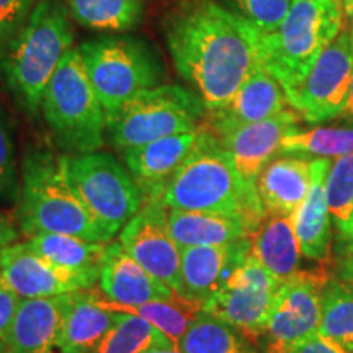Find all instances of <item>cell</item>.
I'll use <instances>...</instances> for the list:
<instances>
[{
	"instance_id": "1",
	"label": "cell",
	"mask_w": 353,
	"mask_h": 353,
	"mask_svg": "<svg viewBox=\"0 0 353 353\" xmlns=\"http://www.w3.org/2000/svg\"><path fill=\"white\" fill-rule=\"evenodd\" d=\"M260 33L218 0H176L164 19L176 74L208 113L226 105L260 64Z\"/></svg>"
},
{
	"instance_id": "2",
	"label": "cell",
	"mask_w": 353,
	"mask_h": 353,
	"mask_svg": "<svg viewBox=\"0 0 353 353\" xmlns=\"http://www.w3.org/2000/svg\"><path fill=\"white\" fill-rule=\"evenodd\" d=\"M170 210L236 216L257 231L265 218L257 185L247 182L226 149L208 130L198 131L192 152L162 193Z\"/></svg>"
},
{
	"instance_id": "3",
	"label": "cell",
	"mask_w": 353,
	"mask_h": 353,
	"mask_svg": "<svg viewBox=\"0 0 353 353\" xmlns=\"http://www.w3.org/2000/svg\"><path fill=\"white\" fill-rule=\"evenodd\" d=\"M72 25L64 0H38L32 15L0 57L8 90L37 117L48 82L72 50Z\"/></svg>"
},
{
	"instance_id": "4",
	"label": "cell",
	"mask_w": 353,
	"mask_h": 353,
	"mask_svg": "<svg viewBox=\"0 0 353 353\" xmlns=\"http://www.w3.org/2000/svg\"><path fill=\"white\" fill-rule=\"evenodd\" d=\"M17 221L28 237L65 234L88 242H108L65 180L59 157L41 149L28 152L21 162Z\"/></svg>"
},
{
	"instance_id": "5",
	"label": "cell",
	"mask_w": 353,
	"mask_h": 353,
	"mask_svg": "<svg viewBox=\"0 0 353 353\" xmlns=\"http://www.w3.org/2000/svg\"><path fill=\"white\" fill-rule=\"evenodd\" d=\"M342 0H296L273 32L260 33V64L288 95L343 28Z\"/></svg>"
},
{
	"instance_id": "6",
	"label": "cell",
	"mask_w": 353,
	"mask_h": 353,
	"mask_svg": "<svg viewBox=\"0 0 353 353\" xmlns=\"http://www.w3.org/2000/svg\"><path fill=\"white\" fill-rule=\"evenodd\" d=\"M41 113L57 145L69 154L94 152L103 144L107 114L79 50H70L57 65L44 88Z\"/></svg>"
},
{
	"instance_id": "7",
	"label": "cell",
	"mask_w": 353,
	"mask_h": 353,
	"mask_svg": "<svg viewBox=\"0 0 353 353\" xmlns=\"http://www.w3.org/2000/svg\"><path fill=\"white\" fill-rule=\"evenodd\" d=\"M59 162L70 188L108 242L143 208L139 187L112 154H70Z\"/></svg>"
},
{
	"instance_id": "8",
	"label": "cell",
	"mask_w": 353,
	"mask_h": 353,
	"mask_svg": "<svg viewBox=\"0 0 353 353\" xmlns=\"http://www.w3.org/2000/svg\"><path fill=\"white\" fill-rule=\"evenodd\" d=\"M77 50L107 118L141 92L161 85L162 65L143 39L108 34L82 43Z\"/></svg>"
},
{
	"instance_id": "9",
	"label": "cell",
	"mask_w": 353,
	"mask_h": 353,
	"mask_svg": "<svg viewBox=\"0 0 353 353\" xmlns=\"http://www.w3.org/2000/svg\"><path fill=\"white\" fill-rule=\"evenodd\" d=\"M206 113L205 103L192 88L161 83L141 92L108 117L107 136L123 152L167 136L196 131Z\"/></svg>"
},
{
	"instance_id": "10",
	"label": "cell",
	"mask_w": 353,
	"mask_h": 353,
	"mask_svg": "<svg viewBox=\"0 0 353 353\" xmlns=\"http://www.w3.org/2000/svg\"><path fill=\"white\" fill-rule=\"evenodd\" d=\"M353 79V34L343 26L337 38L321 52L299 85L286 99L311 125L337 120L347 103Z\"/></svg>"
},
{
	"instance_id": "11",
	"label": "cell",
	"mask_w": 353,
	"mask_h": 353,
	"mask_svg": "<svg viewBox=\"0 0 353 353\" xmlns=\"http://www.w3.org/2000/svg\"><path fill=\"white\" fill-rule=\"evenodd\" d=\"M280 281L252 254L203 306V311L232 325L249 341L267 332L273 299Z\"/></svg>"
},
{
	"instance_id": "12",
	"label": "cell",
	"mask_w": 353,
	"mask_h": 353,
	"mask_svg": "<svg viewBox=\"0 0 353 353\" xmlns=\"http://www.w3.org/2000/svg\"><path fill=\"white\" fill-rule=\"evenodd\" d=\"M330 278L325 272H298L278 288L268 316V353H288L319 332L322 298Z\"/></svg>"
},
{
	"instance_id": "13",
	"label": "cell",
	"mask_w": 353,
	"mask_h": 353,
	"mask_svg": "<svg viewBox=\"0 0 353 353\" xmlns=\"http://www.w3.org/2000/svg\"><path fill=\"white\" fill-rule=\"evenodd\" d=\"M99 270H72L54 265L34 252L28 242H13L0 252V276L21 299L52 298L92 290Z\"/></svg>"
},
{
	"instance_id": "14",
	"label": "cell",
	"mask_w": 353,
	"mask_h": 353,
	"mask_svg": "<svg viewBox=\"0 0 353 353\" xmlns=\"http://www.w3.org/2000/svg\"><path fill=\"white\" fill-rule=\"evenodd\" d=\"M167 206L161 198L145 200L139 213L121 229L118 242L139 265L179 293L182 249L167 226Z\"/></svg>"
},
{
	"instance_id": "15",
	"label": "cell",
	"mask_w": 353,
	"mask_h": 353,
	"mask_svg": "<svg viewBox=\"0 0 353 353\" xmlns=\"http://www.w3.org/2000/svg\"><path fill=\"white\" fill-rule=\"evenodd\" d=\"M299 118L301 117L294 110L286 108L267 120L234 128L214 136L231 156L239 174L247 182L257 185L262 170L278 156L285 136L299 128Z\"/></svg>"
},
{
	"instance_id": "16",
	"label": "cell",
	"mask_w": 353,
	"mask_h": 353,
	"mask_svg": "<svg viewBox=\"0 0 353 353\" xmlns=\"http://www.w3.org/2000/svg\"><path fill=\"white\" fill-rule=\"evenodd\" d=\"M250 255V237L228 245L185 247L176 296L201 307Z\"/></svg>"
},
{
	"instance_id": "17",
	"label": "cell",
	"mask_w": 353,
	"mask_h": 353,
	"mask_svg": "<svg viewBox=\"0 0 353 353\" xmlns=\"http://www.w3.org/2000/svg\"><path fill=\"white\" fill-rule=\"evenodd\" d=\"M70 293L21 299L8 335L7 353H61Z\"/></svg>"
},
{
	"instance_id": "18",
	"label": "cell",
	"mask_w": 353,
	"mask_h": 353,
	"mask_svg": "<svg viewBox=\"0 0 353 353\" xmlns=\"http://www.w3.org/2000/svg\"><path fill=\"white\" fill-rule=\"evenodd\" d=\"M286 105L288 99L283 87L262 68V64H259L226 105L206 113V130L213 134H221L234 128L275 117L286 110Z\"/></svg>"
},
{
	"instance_id": "19",
	"label": "cell",
	"mask_w": 353,
	"mask_h": 353,
	"mask_svg": "<svg viewBox=\"0 0 353 353\" xmlns=\"http://www.w3.org/2000/svg\"><path fill=\"white\" fill-rule=\"evenodd\" d=\"M198 131L167 136L123 151L128 172L143 193L144 201L161 198L170 179L196 143Z\"/></svg>"
},
{
	"instance_id": "20",
	"label": "cell",
	"mask_w": 353,
	"mask_h": 353,
	"mask_svg": "<svg viewBox=\"0 0 353 353\" xmlns=\"http://www.w3.org/2000/svg\"><path fill=\"white\" fill-rule=\"evenodd\" d=\"M100 290L112 303L134 306L175 298V291L152 276L139 265L120 242H108L100 273Z\"/></svg>"
},
{
	"instance_id": "21",
	"label": "cell",
	"mask_w": 353,
	"mask_h": 353,
	"mask_svg": "<svg viewBox=\"0 0 353 353\" xmlns=\"http://www.w3.org/2000/svg\"><path fill=\"white\" fill-rule=\"evenodd\" d=\"M334 159H312V179L306 200L291 214L301 254L309 260L325 262L330 259L332 218L325 196V179Z\"/></svg>"
},
{
	"instance_id": "22",
	"label": "cell",
	"mask_w": 353,
	"mask_h": 353,
	"mask_svg": "<svg viewBox=\"0 0 353 353\" xmlns=\"http://www.w3.org/2000/svg\"><path fill=\"white\" fill-rule=\"evenodd\" d=\"M311 159L280 156L268 164L257 180L265 216H291L306 200L311 187Z\"/></svg>"
},
{
	"instance_id": "23",
	"label": "cell",
	"mask_w": 353,
	"mask_h": 353,
	"mask_svg": "<svg viewBox=\"0 0 353 353\" xmlns=\"http://www.w3.org/2000/svg\"><path fill=\"white\" fill-rule=\"evenodd\" d=\"M167 226L180 249L228 245L252 236V229L236 216L170 210Z\"/></svg>"
},
{
	"instance_id": "24",
	"label": "cell",
	"mask_w": 353,
	"mask_h": 353,
	"mask_svg": "<svg viewBox=\"0 0 353 353\" xmlns=\"http://www.w3.org/2000/svg\"><path fill=\"white\" fill-rule=\"evenodd\" d=\"M250 254L280 283L299 272L301 249L291 216H265L250 236Z\"/></svg>"
},
{
	"instance_id": "25",
	"label": "cell",
	"mask_w": 353,
	"mask_h": 353,
	"mask_svg": "<svg viewBox=\"0 0 353 353\" xmlns=\"http://www.w3.org/2000/svg\"><path fill=\"white\" fill-rule=\"evenodd\" d=\"M118 312L97 301V293L81 290L70 293V307L65 317L61 353H87L113 327Z\"/></svg>"
},
{
	"instance_id": "26",
	"label": "cell",
	"mask_w": 353,
	"mask_h": 353,
	"mask_svg": "<svg viewBox=\"0 0 353 353\" xmlns=\"http://www.w3.org/2000/svg\"><path fill=\"white\" fill-rule=\"evenodd\" d=\"M97 301L103 307L110 309V311L126 312V314L143 317L144 321H148L149 324H152L154 327L167 335L175 347L179 345L180 339L183 337V334L187 332L192 322L201 312V307L198 304L190 303L180 296L172 299H157V301L134 304V306H125V304L112 303L110 299L100 296L97 293Z\"/></svg>"
},
{
	"instance_id": "27",
	"label": "cell",
	"mask_w": 353,
	"mask_h": 353,
	"mask_svg": "<svg viewBox=\"0 0 353 353\" xmlns=\"http://www.w3.org/2000/svg\"><path fill=\"white\" fill-rule=\"evenodd\" d=\"M70 19L97 32H130L144 19L143 0H65Z\"/></svg>"
},
{
	"instance_id": "28",
	"label": "cell",
	"mask_w": 353,
	"mask_h": 353,
	"mask_svg": "<svg viewBox=\"0 0 353 353\" xmlns=\"http://www.w3.org/2000/svg\"><path fill=\"white\" fill-rule=\"evenodd\" d=\"M26 242L34 252L59 267L99 272L108 245V242H88L65 234H38Z\"/></svg>"
},
{
	"instance_id": "29",
	"label": "cell",
	"mask_w": 353,
	"mask_h": 353,
	"mask_svg": "<svg viewBox=\"0 0 353 353\" xmlns=\"http://www.w3.org/2000/svg\"><path fill=\"white\" fill-rule=\"evenodd\" d=\"M353 154V126L296 128L281 141L278 156L339 159ZM312 161V159H311Z\"/></svg>"
},
{
	"instance_id": "30",
	"label": "cell",
	"mask_w": 353,
	"mask_h": 353,
	"mask_svg": "<svg viewBox=\"0 0 353 353\" xmlns=\"http://www.w3.org/2000/svg\"><path fill=\"white\" fill-rule=\"evenodd\" d=\"M176 348L182 353H259L244 334L205 311L192 322Z\"/></svg>"
},
{
	"instance_id": "31",
	"label": "cell",
	"mask_w": 353,
	"mask_h": 353,
	"mask_svg": "<svg viewBox=\"0 0 353 353\" xmlns=\"http://www.w3.org/2000/svg\"><path fill=\"white\" fill-rule=\"evenodd\" d=\"M157 347L175 345L143 317L118 312L113 327L87 353H143Z\"/></svg>"
},
{
	"instance_id": "32",
	"label": "cell",
	"mask_w": 353,
	"mask_h": 353,
	"mask_svg": "<svg viewBox=\"0 0 353 353\" xmlns=\"http://www.w3.org/2000/svg\"><path fill=\"white\" fill-rule=\"evenodd\" d=\"M319 334L353 353V286L339 278L324 290Z\"/></svg>"
},
{
	"instance_id": "33",
	"label": "cell",
	"mask_w": 353,
	"mask_h": 353,
	"mask_svg": "<svg viewBox=\"0 0 353 353\" xmlns=\"http://www.w3.org/2000/svg\"><path fill=\"white\" fill-rule=\"evenodd\" d=\"M325 196L332 224L341 236L353 214V154L332 161L325 179Z\"/></svg>"
},
{
	"instance_id": "34",
	"label": "cell",
	"mask_w": 353,
	"mask_h": 353,
	"mask_svg": "<svg viewBox=\"0 0 353 353\" xmlns=\"http://www.w3.org/2000/svg\"><path fill=\"white\" fill-rule=\"evenodd\" d=\"M221 6L249 21L262 33L273 32L296 0H218Z\"/></svg>"
},
{
	"instance_id": "35",
	"label": "cell",
	"mask_w": 353,
	"mask_h": 353,
	"mask_svg": "<svg viewBox=\"0 0 353 353\" xmlns=\"http://www.w3.org/2000/svg\"><path fill=\"white\" fill-rule=\"evenodd\" d=\"M38 0H0V57L32 15Z\"/></svg>"
},
{
	"instance_id": "36",
	"label": "cell",
	"mask_w": 353,
	"mask_h": 353,
	"mask_svg": "<svg viewBox=\"0 0 353 353\" xmlns=\"http://www.w3.org/2000/svg\"><path fill=\"white\" fill-rule=\"evenodd\" d=\"M20 183L17 176L15 152L8 130L0 118V200L6 203L19 201Z\"/></svg>"
},
{
	"instance_id": "37",
	"label": "cell",
	"mask_w": 353,
	"mask_h": 353,
	"mask_svg": "<svg viewBox=\"0 0 353 353\" xmlns=\"http://www.w3.org/2000/svg\"><path fill=\"white\" fill-rule=\"evenodd\" d=\"M21 298L0 276V353L8 352V335Z\"/></svg>"
},
{
	"instance_id": "38",
	"label": "cell",
	"mask_w": 353,
	"mask_h": 353,
	"mask_svg": "<svg viewBox=\"0 0 353 353\" xmlns=\"http://www.w3.org/2000/svg\"><path fill=\"white\" fill-rule=\"evenodd\" d=\"M288 353H350V352L317 332L312 335V337L306 339L304 342L294 345Z\"/></svg>"
},
{
	"instance_id": "39",
	"label": "cell",
	"mask_w": 353,
	"mask_h": 353,
	"mask_svg": "<svg viewBox=\"0 0 353 353\" xmlns=\"http://www.w3.org/2000/svg\"><path fill=\"white\" fill-rule=\"evenodd\" d=\"M337 278L353 286V247L337 252Z\"/></svg>"
},
{
	"instance_id": "40",
	"label": "cell",
	"mask_w": 353,
	"mask_h": 353,
	"mask_svg": "<svg viewBox=\"0 0 353 353\" xmlns=\"http://www.w3.org/2000/svg\"><path fill=\"white\" fill-rule=\"evenodd\" d=\"M19 237V231H17L15 226L10 223V219H7L6 216L0 214V252L6 249L7 245L13 244Z\"/></svg>"
},
{
	"instance_id": "41",
	"label": "cell",
	"mask_w": 353,
	"mask_h": 353,
	"mask_svg": "<svg viewBox=\"0 0 353 353\" xmlns=\"http://www.w3.org/2000/svg\"><path fill=\"white\" fill-rule=\"evenodd\" d=\"M348 247H353V214L348 228L341 236H337V252H342V250L348 249Z\"/></svg>"
},
{
	"instance_id": "42",
	"label": "cell",
	"mask_w": 353,
	"mask_h": 353,
	"mask_svg": "<svg viewBox=\"0 0 353 353\" xmlns=\"http://www.w3.org/2000/svg\"><path fill=\"white\" fill-rule=\"evenodd\" d=\"M337 120L343 121L348 126H353V79H352L350 92H348V97H347V103H345V107H343V112L341 113V117H339Z\"/></svg>"
},
{
	"instance_id": "43",
	"label": "cell",
	"mask_w": 353,
	"mask_h": 353,
	"mask_svg": "<svg viewBox=\"0 0 353 353\" xmlns=\"http://www.w3.org/2000/svg\"><path fill=\"white\" fill-rule=\"evenodd\" d=\"M143 353H182L176 347H157L151 348V350H145Z\"/></svg>"
},
{
	"instance_id": "44",
	"label": "cell",
	"mask_w": 353,
	"mask_h": 353,
	"mask_svg": "<svg viewBox=\"0 0 353 353\" xmlns=\"http://www.w3.org/2000/svg\"><path fill=\"white\" fill-rule=\"evenodd\" d=\"M345 17L348 19V30H350L353 34V7L350 8V10L345 12Z\"/></svg>"
},
{
	"instance_id": "45",
	"label": "cell",
	"mask_w": 353,
	"mask_h": 353,
	"mask_svg": "<svg viewBox=\"0 0 353 353\" xmlns=\"http://www.w3.org/2000/svg\"><path fill=\"white\" fill-rule=\"evenodd\" d=\"M342 6H343V12L350 10V8L353 7V0H343V2H342Z\"/></svg>"
},
{
	"instance_id": "46",
	"label": "cell",
	"mask_w": 353,
	"mask_h": 353,
	"mask_svg": "<svg viewBox=\"0 0 353 353\" xmlns=\"http://www.w3.org/2000/svg\"><path fill=\"white\" fill-rule=\"evenodd\" d=\"M342 2H343V0H342Z\"/></svg>"
}]
</instances>
